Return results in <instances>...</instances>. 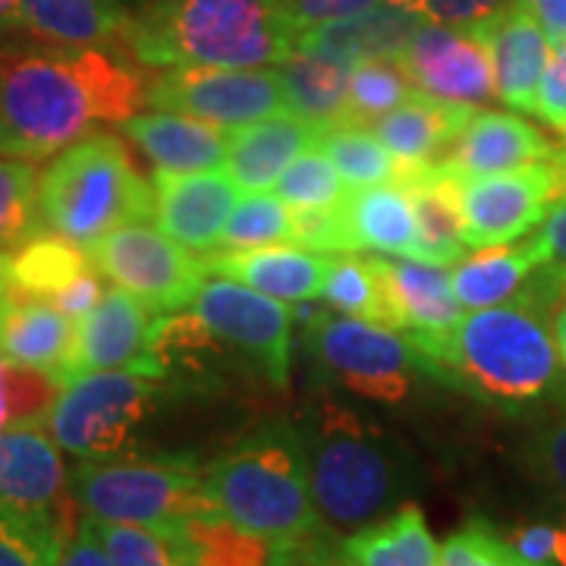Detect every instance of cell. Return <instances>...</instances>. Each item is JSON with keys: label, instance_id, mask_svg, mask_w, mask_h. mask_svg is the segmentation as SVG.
Listing matches in <instances>:
<instances>
[{"label": "cell", "instance_id": "6da1fadb", "mask_svg": "<svg viewBox=\"0 0 566 566\" xmlns=\"http://www.w3.org/2000/svg\"><path fill=\"white\" fill-rule=\"evenodd\" d=\"M148 80L120 48H0V155L41 161L145 104Z\"/></svg>", "mask_w": 566, "mask_h": 566}, {"label": "cell", "instance_id": "7a4b0ae2", "mask_svg": "<svg viewBox=\"0 0 566 566\" xmlns=\"http://www.w3.org/2000/svg\"><path fill=\"white\" fill-rule=\"evenodd\" d=\"M557 286L560 271L542 264L513 300L463 315L438 363L441 381L506 416L566 406V368L551 324Z\"/></svg>", "mask_w": 566, "mask_h": 566}, {"label": "cell", "instance_id": "3957f363", "mask_svg": "<svg viewBox=\"0 0 566 566\" xmlns=\"http://www.w3.org/2000/svg\"><path fill=\"white\" fill-rule=\"evenodd\" d=\"M308 488L322 526L344 542L412 497L419 465L385 424L334 397H322L296 419Z\"/></svg>", "mask_w": 566, "mask_h": 566}, {"label": "cell", "instance_id": "277c9868", "mask_svg": "<svg viewBox=\"0 0 566 566\" xmlns=\"http://www.w3.org/2000/svg\"><path fill=\"white\" fill-rule=\"evenodd\" d=\"M123 51L139 66H277L296 32L277 0H148L133 10Z\"/></svg>", "mask_w": 566, "mask_h": 566}, {"label": "cell", "instance_id": "5b68a950", "mask_svg": "<svg viewBox=\"0 0 566 566\" xmlns=\"http://www.w3.org/2000/svg\"><path fill=\"white\" fill-rule=\"evenodd\" d=\"M208 488L223 516L271 542L327 532L308 488L296 419H274L243 434L208 463Z\"/></svg>", "mask_w": 566, "mask_h": 566}, {"label": "cell", "instance_id": "8992f818", "mask_svg": "<svg viewBox=\"0 0 566 566\" xmlns=\"http://www.w3.org/2000/svg\"><path fill=\"white\" fill-rule=\"evenodd\" d=\"M41 221L73 243H98L123 223L155 218V182L145 180L114 133H92L41 170Z\"/></svg>", "mask_w": 566, "mask_h": 566}, {"label": "cell", "instance_id": "52a82bcc", "mask_svg": "<svg viewBox=\"0 0 566 566\" xmlns=\"http://www.w3.org/2000/svg\"><path fill=\"white\" fill-rule=\"evenodd\" d=\"M303 349L331 387L378 406H406L422 385H444L438 365L390 324L331 315L308 300L293 305Z\"/></svg>", "mask_w": 566, "mask_h": 566}, {"label": "cell", "instance_id": "ba28073f", "mask_svg": "<svg viewBox=\"0 0 566 566\" xmlns=\"http://www.w3.org/2000/svg\"><path fill=\"white\" fill-rule=\"evenodd\" d=\"M82 516L126 523L170 535L182 520L218 510L208 465L192 453H123L111 460H76L70 469Z\"/></svg>", "mask_w": 566, "mask_h": 566}, {"label": "cell", "instance_id": "9c48e42d", "mask_svg": "<svg viewBox=\"0 0 566 566\" xmlns=\"http://www.w3.org/2000/svg\"><path fill=\"white\" fill-rule=\"evenodd\" d=\"M180 390L182 385L136 368L88 371L63 385L44 424L76 460L139 453L151 428L180 400Z\"/></svg>", "mask_w": 566, "mask_h": 566}, {"label": "cell", "instance_id": "30bf717a", "mask_svg": "<svg viewBox=\"0 0 566 566\" xmlns=\"http://www.w3.org/2000/svg\"><path fill=\"white\" fill-rule=\"evenodd\" d=\"M88 262L102 277L136 293L158 315L186 308L202 290L208 264L205 255L167 237L161 227L145 221L123 223L88 249Z\"/></svg>", "mask_w": 566, "mask_h": 566}, {"label": "cell", "instance_id": "8fae6325", "mask_svg": "<svg viewBox=\"0 0 566 566\" xmlns=\"http://www.w3.org/2000/svg\"><path fill=\"white\" fill-rule=\"evenodd\" d=\"M192 315L221 340L249 375L274 387L286 385L293 363V308L230 277L202 283L189 303Z\"/></svg>", "mask_w": 566, "mask_h": 566}, {"label": "cell", "instance_id": "7c38bea8", "mask_svg": "<svg viewBox=\"0 0 566 566\" xmlns=\"http://www.w3.org/2000/svg\"><path fill=\"white\" fill-rule=\"evenodd\" d=\"M566 196V161L528 164L506 174L460 180V227L469 249L506 245L538 230L551 208Z\"/></svg>", "mask_w": 566, "mask_h": 566}, {"label": "cell", "instance_id": "4fadbf2b", "mask_svg": "<svg viewBox=\"0 0 566 566\" xmlns=\"http://www.w3.org/2000/svg\"><path fill=\"white\" fill-rule=\"evenodd\" d=\"M145 104L237 129L281 114L283 92L274 66H167L148 76Z\"/></svg>", "mask_w": 566, "mask_h": 566}, {"label": "cell", "instance_id": "5bb4252c", "mask_svg": "<svg viewBox=\"0 0 566 566\" xmlns=\"http://www.w3.org/2000/svg\"><path fill=\"white\" fill-rule=\"evenodd\" d=\"M63 453L44 422L0 431V506L48 520L70 538L80 528L82 510Z\"/></svg>", "mask_w": 566, "mask_h": 566}, {"label": "cell", "instance_id": "9a60e30c", "mask_svg": "<svg viewBox=\"0 0 566 566\" xmlns=\"http://www.w3.org/2000/svg\"><path fill=\"white\" fill-rule=\"evenodd\" d=\"M385 296V324L406 334L431 363H441L447 344L463 322V303L453 293L444 264L419 259H371Z\"/></svg>", "mask_w": 566, "mask_h": 566}, {"label": "cell", "instance_id": "2e32d148", "mask_svg": "<svg viewBox=\"0 0 566 566\" xmlns=\"http://www.w3.org/2000/svg\"><path fill=\"white\" fill-rule=\"evenodd\" d=\"M412 85L444 102L482 107L497 98L485 41L472 32L424 20L400 57Z\"/></svg>", "mask_w": 566, "mask_h": 566}, {"label": "cell", "instance_id": "e0dca14e", "mask_svg": "<svg viewBox=\"0 0 566 566\" xmlns=\"http://www.w3.org/2000/svg\"><path fill=\"white\" fill-rule=\"evenodd\" d=\"M155 221L167 237L192 249L214 252L221 249L223 223L233 205L240 202V186L227 170H155Z\"/></svg>", "mask_w": 566, "mask_h": 566}, {"label": "cell", "instance_id": "ac0fdd59", "mask_svg": "<svg viewBox=\"0 0 566 566\" xmlns=\"http://www.w3.org/2000/svg\"><path fill=\"white\" fill-rule=\"evenodd\" d=\"M158 312L142 303L136 293L114 286L102 296L88 315L76 322L70 359L63 365L61 381L80 378L88 371H107V368H139L145 346L151 337Z\"/></svg>", "mask_w": 566, "mask_h": 566}, {"label": "cell", "instance_id": "d6986e66", "mask_svg": "<svg viewBox=\"0 0 566 566\" xmlns=\"http://www.w3.org/2000/svg\"><path fill=\"white\" fill-rule=\"evenodd\" d=\"M560 142H554L545 129L523 120L510 111H475L463 133L450 145L441 167L453 177H488V174H506L528 164L557 158Z\"/></svg>", "mask_w": 566, "mask_h": 566}, {"label": "cell", "instance_id": "ffe728a7", "mask_svg": "<svg viewBox=\"0 0 566 566\" xmlns=\"http://www.w3.org/2000/svg\"><path fill=\"white\" fill-rule=\"evenodd\" d=\"M211 274L240 281L281 303H305L322 296L331 255L303 245H252V249H214L205 252Z\"/></svg>", "mask_w": 566, "mask_h": 566}, {"label": "cell", "instance_id": "44dd1931", "mask_svg": "<svg viewBox=\"0 0 566 566\" xmlns=\"http://www.w3.org/2000/svg\"><path fill=\"white\" fill-rule=\"evenodd\" d=\"M475 39L485 41L494 85H497V102H504L520 114H535L538 85L554 51L542 22L532 17L526 3H520L506 17L475 32Z\"/></svg>", "mask_w": 566, "mask_h": 566}, {"label": "cell", "instance_id": "7402d4cb", "mask_svg": "<svg viewBox=\"0 0 566 566\" xmlns=\"http://www.w3.org/2000/svg\"><path fill=\"white\" fill-rule=\"evenodd\" d=\"M422 22L419 13L385 0L356 17L324 22L318 29L300 32L296 48L344 61L349 66L363 61H400Z\"/></svg>", "mask_w": 566, "mask_h": 566}, {"label": "cell", "instance_id": "603a6c76", "mask_svg": "<svg viewBox=\"0 0 566 566\" xmlns=\"http://www.w3.org/2000/svg\"><path fill=\"white\" fill-rule=\"evenodd\" d=\"M315 139H318L315 123H305L281 111L268 120L230 129L223 170L243 192H264L277 186L283 170L296 161L305 148H312Z\"/></svg>", "mask_w": 566, "mask_h": 566}, {"label": "cell", "instance_id": "cb8c5ba5", "mask_svg": "<svg viewBox=\"0 0 566 566\" xmlns=\"http://www.w3.org/2000/svg\"><path fill=\"white\" fill-rule=\"evenodd\" d=\"M123 136L136 142L142 155L161 170H214L227 158L230 145V129L218 123L199 120L177 111H148V114H133L123 120Z\"/></svg>", "mask_w": 566, "mask_h": 566}, {"label": "cell", "instance_id": "d4e9b609", "mask_svg": "<svg viewBox=\"0 0 566 566\" xmlns=\"http://www.w3.org/2000/svg\"><path fill=\"white\" fill-rule=\"evenodd\" d=\"M475 111L479 107L444 102L416 88L397 111L371 123V129L397 161L428 167L444 158Z\"/></svg>", "mask_w": 566, "mask_h": 566}, {"label": "cell", "instance_id": "484cf974", "mask_svg": "<svg viewBox=\"0 0 566 566\" xmlns=\"http://www.w3.org/2000/svg\"><path fill=\"white\" fill-rule=\"evenodd\" d=\"M400 186L416 208L419 221V262L457 264L469 245L460 227V177H453L441 164L412 167L403 164Z\"/></svg>", "mask_w": 566, "mask_h": 566}, {"label": "cell", "instance_id": "4316f807", "mask_svg": "<svg viewBox=\"0 0 566 566\" xmlns=\"http://www.w3.org/2000/svg\"><path fill=\"white\" fill-rule=\"evenodd\" d=\"M542 264H547L545 245L538 233H532L520 243L488 245L463 255L460 262L450 264V283L463 308H491L523 293L528 277Z\"/></svg>", "mask_w": 566, "mask_h": 566}, {"label": "cell", "instance_id": "83f0119b", "mask_svg": "<svg viewBox=\"0 0 566 566\" xmlns=\"http://www.w3.org/2000/svg\"><path fill=\"white\" fill-rule=\"evenodd\" d=\"M344 218L353 252L378 255H419V221L400 182L353 189L344 202Z\"/></svg>", "mask_w": 566, "mask_h": 566}, {"label": "cell", "instance_id": "f1b7e54d", "mask_svg": "<svg viewBox=\"0 0 566 566\" xmlns=\"http://www.w3.org/2000/svg\"><path fill=\"white\" fill-rule=\"evenodd\" d=\"M73 334H76V322L63 315L51 300L10 293L0 324V356L22 365H35L61 378L63 365L70 359Z\"/></svg>", "mask_w": 566, "mask_h": 566}, {"label": "cell", "instance_id": "f546056e", "mask_svg": "<svg viewBox=\"0 0 566 566\" xmlns=\"http://www.w3.org/2000/svg\"><path fill=\"white\" fill-rule=\"evenodd\" d=\"M129 13L107 0H20V29L44 44L120 48Z\"/></svg>", "mask_w": 566, "mask_h": 566}, {"label": "cell", "instance_id": "4dcf8cb0", "mask_svg": "<svg viewBox=\"0 0 566 566\" xmlns=\"http://www.w3.org/2000/svg\"><path fill=\"white\" fill-rule=\"evenodd\" d=\"M180 566H277L281 542L233 523L221 510L182 520L170 532Z\"/></svg>", "mask_w": 566, "mask_h": 566}, {"label": "cell", "instance_id": "1f68e13d", "mask_svg": "<svg viewBox=\"0 0 566 566\" xmlns=\"http://www.w3.org/2000/svg\"><path fill=\"white\" fill-rule=\"evenodd\" d=\"M274 70L281 80L286 114L315 123V126L344 120L346 102H349V76H353L349 63L296 48Z\"/></svg>", "mask_w": 566, "mask_h": 566}, {"label": "cell", "instance_id": "d6a6232c", "mask_svg": "<svg viewBox=\"0 0 566 566\" xmlns=\"http://www.w3.org/2000/svg\"><path fill=\"white\" fill-rule=\"evenodd\" d=\"M340 554L356 566H438L441 547L424 523L422 506L406 501L385 520L346 535Z\"/></svg>", "mask_w": 566, "mask_h": 566}, {"label": "cell", "instance_id": "836d02e7", "mask_svg": "<svg viewBox=\"0 0 566 566\" xmlns=\"http://www.w3.org/2000/svg\"><path fill=\"white\" fill-rule=\"evenodd\" d=\"M3 262L10 293L39 300H51L66 283L76 281L82 271L92 268L85 245L73 243L54 230H41L13 252H3Z\"/></svg>", "mask_w": 566, "mask_h": 566}, {"label": "cell", "instance_id": "e575fe53", "mask_svg": "<svg viewBox=\"0 0 566 566\" xmlns=\"http://www.w3.org/2000/svg\"><path fill=\"white\" fill-rule=\"evenodd\" d=\"M315 148H322L353 189L385 186L400 180L403 161H397L371 126L353 120H334L318 126Z\"/></svg>", "mask_w": 566, "mask_h": 566}, {"label": "cell", "instance_id": "d590c367", "mask_svg": "<svg viewBox=\"0 0 566 566\" xmlns=\"http://www.w3.org/2000/svg\"><path fill=\"white\" fill-rule=\"evenodd\" d=\"M39 167L0 155V252H13L29 237L48 230L41 221Z\"/></svg>", "mask_w": 566, "mask_h": 566}, {"label": "cell", "instance_id": "8d00e7d4", "mask_svg": "<svg viewBox=\"0 0 566 566\" xmlns=\"http://www.w3.org/2000/svg\"><path fill=\"white\" fill-rule=\"evenodd\" d=\"M63 381L35 365L0 356V431L29 422H48V412L61 397Z\"/></svg>", "mask_w": 566, "mask_h": 566}, {"label": "cell", "instance_id": "74e56055", "mask_svg": "<svg viewBox=\"0 0 566 566\" xmlns=\"http://www.w3.org/2000/svg\"><path fill=\"white\" fill-rule=\"evenodd\" d=\"M322 300L340 315L368 318L385 324V296L371 259L356 252H337L331 255V268L322 286Z\"/></svg>", "mask_w": 566, "mask_h": 566}, {"label": "cell", "instance_id": "f35d334b", "mask_svg": "<svg viewBox=\"0 0 566 566\" xmlns=\"http://www.w3.org/2000/svg\"><path fill=\"white\" fill-rule=\"evenodd\" d=\"M293 245V208L274 192H249L233 205L223 223L221 249L252 245Z\"/></svg>", "mask_w": 566, "mask_h": 566}, {"label": "cell", "instance_id": "ab89813d", "mask_svg": "<svg viewBox=\"0 0 566 566\" xmlns=\"http://www.w3.org/2000/svg\"><path fill=\"white\" fill-rule=\"evenodd\" d=\"M416 92L400 61H363L353 66L349 76V102L344 120L371 126L385 114L397 111Z\"/></svg>", "mask_w": 566, "mask_h": 566}, {"label": "cell", "instance_id": "60d3db41", "mask_svg": "<svg viewBox=\"0 0 566 566\" xmlns=\"http://www.w3.org/2000/svg\"><path fill=\"white\" fill-rule=\"evenodd\" d=\"M277 196L290 208H337L346 202L353 186L340 177L322 148H305L277 180Z\"/></svg>", "mask_w": 566, "mask_h": 566}, {"label": "cell", "instance_id": "b9f144b4", "mask_svg": "<svg viewBox=\"0 0 566 566\" xmlns=\"http://www.w3.org/2000/svg\"><path fill=\"white\" fill-rule=\"evenodd\" d=\"M63 545L61 526L0 506V566H57Z\"/></svg>", "mask_w": 566, "mask_h": 566}, {"label": "cell", "instance_id": "7bdbcfd3", "mask_svg": "<svg viewBox=\"0 0 566 566\" xmlns=\"http://www.w3.org/2000/svg\"><path fill=\"white\" fill-rule=\"evenodd\" d=\"M438 566H532L526 564L510 542L504 532L491 526L488 520H469L465 526L447 535L441 545Z\"/></svg>", "mask_w": 566, "mask_h": 566}, {"label": "cell", "instance_id": "ee69618b", "mask_svg": "<svg viewBox=\"0 0 566 566\" xmlns=\"http://www.w3.org/2000/svg\"><path fill=\"white\" fill-rule=\"evenodd\" d=\"M95 528L114 566H180L177 547L164 532L126 526V523H98V520Z\"/></svg>", "mask_w": 566, "mask_h": 566}, {"label": "cell", "instance_id": "f6af8a7d", "mask_svg": "<svg viewBox=\"0 0 566 566\" xmlns=\"http://www.w3.org/2000/svg\"><path fill=\"white\" fill-rule=\"evenodd\" d=\"M526 465L542 485L551 488L566 504V406L551 409L532 428L526 441Z\"/></svg>", "mask_w": 566, "mask_h": 566}, {"label": "cell", "instance_id": "bcb514c9", "mask_svg": "<svg viewBox=\"0 0 566 566\" xmlns=\"http://www.w3.org/2000/svg\"><path fill=\"white\" fill-rule=\"evenodd\" d=\"M293 245H303V249L322 252V255L353 252L344 205H337V208H293Z\"/></svg>", "mask_w": 566, "mask_h": 566}, {"label": "cell", "instance_id": "7dc6e473", "mask_svg": "<svg viewBox=\"0 0 566 566\" xmlns=\"http://www.w3.org/2000/svg\"><path fill=\"white\" fill-rule=\"evenodd\" d=\"M510 547L526 560V564L535 566H560V557H564V542L566 532L560 516L557 520H532V523H523V526L510 528L504 532Z\"/></svg>", "mask_w": 566, "mask_h": 566}, {"label": "cell", "instance_id": "c3c4849f", "mask_svg": "<svg viewBox=\"0 0 566 566\" xmlns=\"http://www.w3.org/2000/svg\"><path fill=\"white\" fill-rule=\"evenodd\" d=\"M378 3H385V0H277L283 20L293 25L296 39H300V32L318 29L324 22L356 17Z\"/></svg>", "mask_w": 566, "mask_h": 566}, {"label": "cell", "instance_id": "681fc988", "mask_svg": "<svg viewBox=\"0 0 566 566\" xmlns=\"http://www.w3.org/2000/svg\"><path fill=\"white\" fill-rule=\"evenodd\" d=\"M535 117L566 139V44H554L535 98Z\"/></svg>", "mask_w": 566, "mask_h": 566}, {"label": "cell", "instance_id": "f907efd6", "mask_svg": "<svg viewBox=\"0 0 566 566\" xmlns=\"http://www.w3.org/2000/svg\"><path fill=\"white\" fill-rule=\"evenodd\" d=\"M340 564V538L318 532L300 542H283L277 566H337Z\"/></svg>", "mask_w": 566, "mask_h": 566}, {"label": "cell", "instance_id": "816d5d0a", "mask_svg": "<svg viewBox=\"0 0 566 566\" xmlns=\"http://www.w3.org/2000/svg\"><path fill=\"white\" fill-rule=\"evenodd\" d=\"M102 296H104L102 271L88 268V271H82L76 281L66 283L61 293H54V296H51V303L57 305L63 315H70L73 322H80L82 315H88L95 305L102 303Z\"/></svg>", "mask_w": 566, "mask_h": 566}, {"label": "cell", "instance_id": "f5cc1de1", "mask_svg": "<svg viewBox=\"0 0 566 566\" xmlns=\"http://www.w3.org/2000/svg\"><path fill=\"white\" fill-rule=\"evenodd\" d=\"M57 566H114L107 557L102 535L95 528V520L82 516L80 528L66 538Z\"/></svg>", "mask_w": 566, "mask_h": 566}, {"label": "cell", "instance_id": "db71d44e", "mask_svg": "<svg viewBox=\"0 0 566 566\" xmlns=\"http://www.w3.org/2000/svg\"><path fill=\"white\" fill-rule=\"evenodd\" d=\"M535 233H538V240L545 245L547 264L557 268L560 274H566V196L551 208V214H547L545 223Z\"/></svg>", "mask_w": 566, "mask_h": 566}, {"label": "cell", "instance_id": "11a10c76", "mask_svg": "<svg viewBox=\"0 0 566 566\" xmlns=\"http://www.w3.org/2000/svg\"><path fill=\"white\" fill-rule=\"evenodd\" d=\"M523 3L542 22L551 44H566V0H523Z\"/></svg>", "mask_w": 566, "mask_h": 566}, {"label": "cell", "instance_id": "9f6ffc18", "mask_svg": "<svg viewBox=\"0 0 566 566\" xmlns=\"http://www.w3.org/2000/svg\"><path fill=\"white\" fill-rule=\"evenodd\" d=\"M551 324H554L557 353H560L566 368V274H560V286H557V296H554V305H551Z\"/></svg>", "mask_w": 566, "mask_h": 566}, {"label": "cell", "instance_id": "6f0895ef", "mask_svg": "<svg viewBox=\"0 0 566 566\" xmlns=\"http://www.w3.org/2000/svg\"><path fill=\"white\" fill-rule=\"evenodd\" d=\"M20 29V0H0V32Z\"/></svg>", "mask_w": 566, "mask_h": 566}, {"label": "cell", "instance_id": "680465c9", "mask_svg": "<svg viewBox=\"0 0 566 566\" xmlns=\"http://www.w3.org/2000/svg\"><path fill=\"white\" fill-rule=\"evenodd\" d=\"M7 303H10V283H7V262H3V252H0V324H3Z\"/></svg>", "mask_w": 566, "mask_h": 566}, {"label": "cell", "instance_id": "91938a15", "mask_svg": "<svg viewBox=\"0 0 566 566\" xmlns=\"http://www.w3.org/2000/svg\"><path fill=\"white\" fill-rule=\"evenodd\" d=\"M107 3H114L117 10H126V13H133V10H139V7H145L148 0H107Z\"/></svg>", "mask_w": 566, "mask_h": 566}, {"label": "cell", "instance_id": "94428289", "mask_svg": "<svg viewBox=\"0 0 566 566\" xmlns=\"http://www.w3.org/2000/svg\"><path fill=\"white\" fill-rule=\"evenodd\" d=\"M560 523H564V532H566V510L560 513ZM560 566H566V542H564V557H560Z\"/></svg>", "mask_w": 566, "mask_h": 566}, {"label": "cell", "instance_id": "6125c7cd", "mask_svg": "<svg viewBox=\"0 0 566 566\" xmlns=\"http://www.w3.org/2000/svg\"><path fill=\"white\" fill-rule=\"evenodd\" d=\"M337 566H356V564H349V560H346L344 554H340V564H337Z\"/></svg>", "mask_w": 566, "mask_h": 566}, {"label": "cell", "instance_id": "be15d7a7", "mask_svg": "<svg viewBox=\"0 0 566 566\" xmlns=\"http://www.w3.org/2000/svg\"><path fill=\"white\" fill-rule=\"evenodd\" d=\"M560 151H564V161H566V139H560Z\"/></svg>", "mask_w": 566, "mask_h": 566}, {"label": "cell", "instance_id": "e7e4bbea", "mask_svg": "<svg viewBox=\"0 0 566 566\" xmlns=\"http://www.w3.org/2000/svg\"><path fill=\"white\" fill-rule=\"evenodd\" d=\"M532 566H535V564H532Z\"/></svg>", "mask_w": 566, "mask_h": 566}]
</instances>
